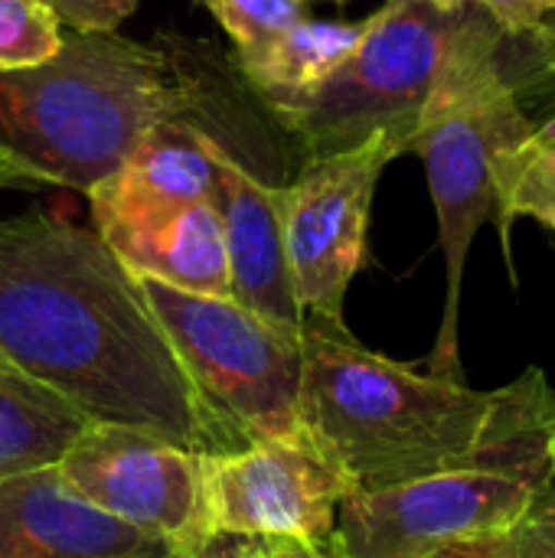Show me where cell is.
Here are the masks:
<instances>
[{
  "mask_svg": "<svg viewBox=\"0 0 555 558\" xmlns=\"http://www.w3.org/2000/svg\"><path fill=\"white\" fill-rule=\"evenodd\" d=\"M72 33H118L141 0H43Z\"/></svg>",
  "mask_w": 555,
  "mask_h": 558,
  "instance_id": "obj_20",
  "label": "cell"
},
{
  "mask_svg": "<svg viewBox=\"0 0 555 558\" xmlns=\"http://www.w3.org/2000/svg\"><path fill=\"white\" fill-rule=\"evenodd\" d=\"M500 36L478 3L442 10L425 0H386L366 16L357 49L321 85L268 108L298 141L301 163L350 150L376 134H396L409 150L445 75Z\"/></svg>",
  "mask_w": 555,
  "mask_h": 558,
  "instance_id": "obj_5",
  "label": "cell"
},
{
  "mask_svg": "<svg viewBox=\"0 0 555 558\" xmlns=\"http://www.w3.org/2000/svg\"><path fill=\"white\" fill-rule=\"evenodd\" d=\"M265 543H268V558H343L334 536L321 546L304 539H265Z\"/></svg>",
  "mask_w": 555,
  "mask_h": 558,
  "instance_id": "obj_26",
  "label": "cell"
},
{
  "mask_svg": "<svg viewBox=\"0 0 555 558\" xmlns=\"http://www.w3.org/2000/svg\"><path fill=\"white\" fill-rule=\"evenodd\" d=\"M555 392L543 369L497 389L478 448L458 464L370 494H347L334 543L343 558H422L442 546L510 536L553 484Z\"/></svg>",
  "mask_w": 555,
  "mask_h": 558,
  "instance_id": "obj_4",
  "label": "cell"
},
{
  "mask_svg": "<svg viewBox=\"0 0 555 558\" xmlns=\"http://www.w3.org/2000/svg\"><path fill=\"white\" fill-rule=\"evenodd\" d=\"M229 33L236 49H249L307 16V0H196Z\"/></svg>",
  "mask_w": 555,
  "mask_h": 558,
  "instance_id": "obj_19",
  "label": "cell"
},
{
  "mask_svg": "<svg viewBox=\"0 0 555 558\" xmlns=\"http://www.w3.org/2000/svg\"><path fill=\"white\" fill-rule=\"evenodd\" d=\"M343 477L307 441H252L206 458V510L213 533L252 539L327 543L347 497Z\"/></svg>",
  "mask_w": 555,
  "mask_h": 558,
  "instance_id": "obj_10",
  "label": "cell"
},
{
  "mask_svg": "<svg viewBox=\"0 0 555 558\" xmlns=\"http://www.w3.org/2000/svg\"><path fill=\"white\" fill-rule=\"evenodd\" d=\"M200 88L164 46L118 33H65L56 59L0 69V163L26 190L88 193L144 131L193 118Z\"/></svg>",
  "mask_w": 555,
  "mask_h": 558,
  "instance_id": "obj_2",
  "label": "cell"
},
{
  "mask_svg": "<svg viewBox=\"0 0 555 558\" xmlns=\"http://www.w3.org/2000/svg\"><path fill=\"white\" fill-rule=\"evenodd\" d=\"M111 252L134 275L203 298H229L226 232L216 199L196 203L193 209L177 216L167 229Z\"/></svg>",
  "mask_w": 555,
  "mask_h": 558,
  "instance_id": "obj_15",
  "label": "cell"
},
{
  "mask_svg": "<svg viewBox=\"0 0 555 558\" xmlns=\"http://www.w3.org/2000/svg\"><path fill=\"white\" fill-rule=\"evenodd\" d=\"M137 284L186 369L222 454L252 441H291L301 432L304 343L229 298L177 291L137 275Z\"/></svg>",
  "mask_w": 555,
  "mask_h": 558,
  "instance_id": "obj_7",
  "label": "cell"
},
{
  "mask_svg": "<svg viewBox=\"0 0 555 558\" xmlns=\"http://www.w3.org/2000/svg\"><path fill=\"white\" fill-rule=\"evenodd\" d=\"M0 360L92 425L222 454L137 275L95 229L43 209L0 219Z\"/></svg>",
  "mask_w": 555,
  "mask_h": 558,
  "instance_id": "obj_1",
  "label": "cell"
},
{
  "mask_svg": "<svg viewBox=\"0 0 555 558\" xmlns=\"http://www.w3.org/2000/svg\"><path fill=\"white\" fill-rule=\"evenodd\" d=\"M409 154L396 134L304 160L281 183V232L304 320L343 327L350 281L366 262V232L383 170Z\"/></svg>",
  "mask_w": 555,
  "mask_h": 558,
  "instance_id": "obj_8",
  "label": "cell"
},
{
  "mask_svg": "<svg viewBox=\"0 0 555 558\" xmlns=\"http://www.w3.org/2000/svg\"><path fill=\"white\" fill-rule=\"evenodd\" d=\"M504 36H523L555 16V0H474Z\"/></svg>",
  "mask_w": 555,
  "mask_h": 558,
  "instance_id": "obj_23",
  "label": "cell"
},
{
  "mask_svg": "<svg viewBox=\"0 0 555 558\" xmlns=\"http://www.w3.org/2000/svg\"><path fill=\"white\" fill-rule=\"evenodd\" d=\"M301 432L343 477L370 494L438 474L468 458L494 409L497 389L386 360L347 327L304 320Z\"/></svg>",
  "mask_w": 555,
  "mask_h": 558,
  "instance_id": "obj_3",
  "label": "cell"
},
{
  "mask_svg": "<svg viewBox=\"0 0 555 558\" xmlns=\"http://www.w3.org/2000/svg\"><path fill=\"white\" fill-rule=\"evenodd\" d=\"M173 546L144 536L82 500L59 468L0 481V558H173Z\"/></svg>",
  "mask_w": 555,
  "mask_h": 558,
  "instance_id": "obj_13",
  "label": "cell"
},
{
  "mask_svg": "<svg viewBox=\"0 0 555 558\" xmlns=\"http://www.w3.org/2000/svg\"><path fill=\"white\" fill-rule=\"evenodd\" d=\"M65 26L43 0H0V69H33L59 56Z\"/></svg>",
  "mask_w": 555,
  "mask_h": 558,
  "instance_id": "obj_18",
  "label": "cell"
},
{
  "mask_svg": "<svg viewBox=\"0 0 555 558\" xmlns=\"http://www.w3.org/2000/svg\"><path fill=\"white\" fill-rule=\"evenodd\" d=\"M366 20H314L301 16L281 33L236 49L239 75L265 105L294 98L321 85L363 39Z\"/></svg>",
  "mask_w": 555,
  "mask_h": 558,
  "instance_id": "obj_14",
  "label": "cell"
},
{
  "mask_svg": "<svg viewBox=\"0 0 555 558\" xmlns=\"http://www.w3.org/2000/svg\"><path fill=\"white\" fill-rule=\"evenodd\" d=\"M500 39L464 56L425 105L409 154H419L438 216V245L445 255V311L435 347L422 369L461 379L458 324L468 252L484 222L497 216L494 167L514 147L533 118L523 111L510 78L500 69Z\"/></svg>",
  "mask_w": 555,
  "mask_h": 558,
  "instance_id": "obj_6",
  "label": "cell"
},
{
  "mask_svg": "<svg viewBox=\"0 0 555 558\" xmlns=\"http://www.w3.org/2000/svg\"><path fill=\"white\" fill-rule=\"evenodd\" d=\"M517 558H533V556H520V553H517Z\"/></svg>",
  "mask_w": 555,
  "mask_h": 558,
  "instance_id": "obj_31",
  "label": "cell"
},
{
  "mask_svg": "<svg viewBox=\"0 0 555 558\" xmlns=\"http://www.w3.org/2000/svg\"><path fill=\"white\" fill-rule=\"evenodd\" d=\"M500 242L507 248L514 219H536L555 235V114L536 118L533 128L497 157L494 167Z\"/></svg>",
  "mask_w": 555,
  "mask_h": 558,
  "instance_id": "obj_17",
  "label": "cell"
},
{
  "mask_svg": "<svg viewBox=\"0 0 555 558\" xmlns=\"http://www.w3.org/2000/svg\"><path fill=\"white\" fill-rule=\"evenodd\" d=\"M222 150L229 147L193 118L154 124L124 160L85 193L95 232L108 248H121L167 229L196 203L213 199Z\"/></svg>",
  "mask_w": 555,
  "mask_h": 558,
  "instance_id": "obj_11",
  "label": "cell"
},
{
  "mask_svg": "<svg viewBox=\"0 0 555 558\" xmlns=\"http://www.w3.org/2000/svg\"><path fill=\"white\" fill-rule=\"evenodd\" d=\"M553 464H555V409H553Z\"/></svg>",
  "mask_w": 555,
  "mask_h": 558,
  "instance_id": "obj_29",
  "label": "cell"
},
{
  "mask_svg": "<svg viewBox=\"0 0 555 558\" xmlns=\"http://www.w3.org/2000/svg\"><path fill=\"white\" fill-rule=\"evenodd\" d=\"M0 190H26V183L7 163H0Z\"/></svg>",
  "mask_w": 555,
  "mask_h": 558,
  "instance_id": "obj_27",
  "label": "cell"
},
{
  "mask_svg": "<svg viewBox=\"0 0 555 558\" xmlns=\"http://www.w3.org/2000/svg\"><path fill=\"white\" fill-rule=\"evenodd\" d=\"M56 468L95 510L177 553L213 533L206 454L128 425H88Z\"/></svg>",
  "mask_w": 555,
  "mask_h": 558,
  "instance_id": "obj_9",
  "label": "cell"
},
{
  "mask_svg": "<svg viewBox=\"0 0 555 558\" xmlns=\"http://www.w3.org/2000/svg\"><path fill=\"white\" fill-rule=\"evenodd\" d=\"M422 558H517L514 536H487V539H464L442 546Z\"/></svg>",
  "mask_w": 555,
  "mask_h": 558,
  "instance_id": "obj_25",
  "label": "cell"
},
{
  "mask_svg": "<svg viewBox=\"0 0 555 558\" xmlns=\"http://www.w3.org/2000/svg\"><path fill=\"white\" fill-rule=\"evenodd\" d=\"M307 3H311V0H307ZM334 3H347V0H334Z\"/></svg>",
  "mask_w": 555,
  "mask_h": 558,
  "instance_id": "obj_30",
  "label": "cell"
},
{
  "mask_svg": "<svg viewBox=\"0 0 555 558\" xmlns=\"http://www.w3.org/2000/svg\"><path fill=\"white\" fill-rule=\"evenodd\" d=\"M213 199L226 232L229 301L291 337H304V311L281 232V183H265L232 150H222Z\"/></svg>",
  "mask_w": 555,
  "mask_h": 558,
  "instance_id": "obj_12",
  "label": "cell"
},
{
  "mask_svg": "<svg viewBox=\"0 0 555 558\" xmlns=\"http://www.w3.org/2000/svg\"><path fill=\"white\" fill-rule=\"evenodd\" d=\"M510 536L520 556L555 558V477Z\"/></svg>",
  "mask_w": 555,
  "mask_h": 558,
  "instance_id": "obj_22",
  "label": "cell"
},
{
  "mask_svg": "<svg viewBox=\"0 0 555 558\" xmlns=\"http://www.w3.org/2000/svg\"><path fill=\"white\" fill-rule=\"evenodd\" d=\"M500 69L510 78L523 111L536 121L555 114V65H536V62H520L500 52Z\"/></svg>",
  "mask_w": 555,
  "mask_h": 558,
  "instance_id": "obj_21",
  "label": "cell"
},
{
  "mask_svg": "<svg viewBox=\"0 0 555 558\" xmlns=\"http://www.w3.org/2000/svg\"><path fill=\"white\" fill-rule=\"evenodd\" d=\"M425 3L442 7V10H458V7H468V3H474V0H425Z\"/></svg>",
  "mask_w": 555,
  "mask_h": 558,
  "instance_id": "obj_28",
  "label": "cell"
},
{
  "mask_svg": "<svg viewBox=\"0 0 555 558\" xmlns=\"http://www.w3.org/2000/svg\"><path fill=\"white\" fill-rule=\"evenodd\" d=\"M88 425L62 396L0 360V481L56 468Z\"/></svg>",
  "mask_w": 555,
  "mask_h": 558,
  "instance_id": "obj_16",
  "label": "cell"
},
{
  "mask_svg": "<svg viewBox=\"0 0 555 558\" xmlns=\"http://www.w3.org/2000/svg\"><path fill=\"white\" fill-rule=\"evenodd\" d=\"M173 558H268V543L236 533H209L203 543L173 553Z\"/></svg>",
  "mask_w": 555,
  "mask_h": 558,
  "instance_id": "obj_24",
  "label": "cell"
}]
</instances>
